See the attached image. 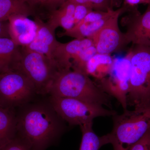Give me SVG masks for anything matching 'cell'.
Instances as JSON below:
<instances>
[{
  "mask_svg": "<svg viewBox=\"0 0 150 150\" xmlns=\"http://www.w3.org/2000/svg\"><path fill=\"white\" fill-rule=\"evenodd\" d=\"M21 46L10 38H0V72L13 70L18 62Z\"/></svg>",
  "mask_w": 150,
  "mask_h": 150,
  "instance_id": "18",
  "label": "cell"
},
{
  "mask_svg": "<svg viewBox=\"0 0 150 150\" xmlns=\"http://www.w3.org/2000/svg\"><path fill=\"white\" fill-rule=\"evenodd\" d=\"M112 117V131L104 135L107 144L113 150H129L150 130V103Z\"/></svg>",
  "mask_w": 150,
  "mask_h": 150,
  "instance_id": "3",
  "label": "cell"
},
{
  "mask_svg": "<svg viewBox=\"0 0 150 150\" xmlns=\"http://www.w3.org/2000/svg\"><path fill=\"white\" fill-rule=\"evenodd\" d=\"M129 7L125 5L115 10V13L105 24L90 38L93 40L98 54H110L121 50L127 45L124 33L119 28L118 18Z\"/></svg>",
  "mask_w": 150,
  "mask_h": 150,
  "instance_id": "9",
  "label": "cell"
},
{
  "mask_svg": "<svg viewBox=\"0 0 150 150\" xmlns=\"http://www.w3.org/2000/svg\"><path fill=\"white\" fill-rule=\"evenodd\" d=\"M93 45L90 38L75 39L67 43L59 42L52 59L56 63L59 71L71 69L73 59L81 51Z\"/></svg>",
  "mask_w": 150,
  "mask_h": 150,
  "instance_id": "13",
  "label": "cell"
},
{
  "mask_svg": "<svg viewBox=\"0 0 150 150\" xmlns=\"http://www.w3.org/2000/svg\"><path fill=\"white\" fill-rule=\"evenodd\" d=\"M48 94L80 100L111 108L110 96L103 91L89 76L78 70L59 71L51 84Z\"/></svg>",
  "mask_w": 150,
  "mask_h": 150,
  "instance_id": "2",
  "label": "cell"
},
{
  "mask_svg": "<svg viewBox=\"0 0 150 150\" xmlns=\"http://www.w3.org/2000/svg\"><path fill=\"white\" fill-rule=\"evenodd\" d=\"M64 122L49 102L30 105L17 112L16 136L31 150H46L64 133Z\"/></svg>",
  "mask_w": 150,
  "mask_h": 150,
  "instance_id": "1",
  "label": "cell"
},
{
  "mask_svg": "<svg viewBox=\"0 0 150 150\" xmlns=\"http://www.w3.org/2000/svg\"><path fill=\"white\" fill-rule=\"evenodd\" d=\"M129 150H150V130Z\"/></svg>",
  "mask_w": 150,
  "mask_h": 150,
  "instance_id": "25",
  "label": "cell"
},
{
  "mask_svg": "<svg viewBox=\"0 0 150 150\" xmlns=\"http://www.w3.org/2000/svg\"><path fill=\"white\" fill-rule=\"evenodd\" d=\"M115 12V10L113 9L106 12L91 11L71 29L65 31L62 35L78 39L91 38L105 24Z\"/></svg>",
  "mask_w": 150,
  "mask_h": 150,
  "instance_id": "11",
  "label": "cell"
},
{
  "mask_svg": "<svg viewBox=\"0 0 150 150\" xmlns=\"http://www.w3.org/2000/svg\"><path fill=\"white\" fill-rule=\"evenodd\" d=\"M0 150H31L27 145L18 137L14 138L3 146Z\"/></svg>",
  "mask_w": 150,
  "mask_h": 150,
  "instance_id": "23",
  "label": "cell"
},
{
  "mask_svg": "<svg viewBox=\"0 0 150 150\" xmlns=\"http://www.w3.org/2000/svg\"><path fill=\"white\" fill-rule=\"evenodd\" d=\"M26 16L16 14L8 20L10 37L19 46H27L33 41L38 29L37 23Z\"/></svg>",
  "mask_w": 150,
  "mask_h": 150,
  "instance_id": "12",
  "label": "cell"
},
{
  "mask_svg": "<svg viewBox=\"0 0 150 150\" xmlns=\"http://www.w3.org/2000/svg\"><path fill=\"white\" fill-rule=\"evenodd\" d=\"M36 94L28 78L20 71L0 72V102L3 107L16 109L29 102Z\"/></svg>",
  "mask_w": 150,
  "mask_h": 150,
  "instance_id": "7",
  "label": "cell"
},
{
  "mask_svg": "<svg viewBox=\"0 0 150 150\" xmlns=\"http://www.w3.org/2000/svg\"><path fill=\"white\" fill-rule=\"evenodd\" d=\"M93 11L88 6L83 4H76L75 8L74 20L75 25L81 21L88 14Z\"/></svg>",
  "mask_w": 150,
  "mask_h": 150,
  "instance_id": "24",
  "label": "cell"
},
{
  "mask_svg": "<svg viewBox=\"0 0 150 150\" xmlns=\"http://www.w3.org/2000/svg\"><path fill=\"white\" fill-rule=\"evenodd\" d=\"M21 2L24 3L33 10V8L37 6H43L47 0H19Z\"/></svg>",
  "mask_w": 150,
  "mask_h": 150,
  "instance_id": "28",
  "label": "cell"
},
{
  "mask_svg": "<svg viewBox=\"0 0 150 150\" xmlns=\"http://www.w3.org/2000/svg\"><path fill=\"white\" fill-rule=\"evenodd\" d=\"M49 102L60 118L71 126H81L93 122L97 117L112 116L117 113L101 105L75 98L50 96Z\"/></svg>",
  "mask_w": 150,
  "mask_h": 150,
  "instance_id": "6",
  "label": "cell"
},
{
  "mask_svg": "<svg viewBox=\"0 0 150 150\" xmlns=\"http://www.w3.org/2000/svg\"><path fill=\"white\" fill-rule=\"evenodd\" d=\"M16 109L0 107V149L16 136Z\"/></svg>",
  "mask_w": 150,
  "mask_h": 150,
  "instance_id": "17",
  "label": "cell"
},
{
  "mask_svg": "<svg viewBox=\"0 0 150 150\" xmlns=\"http://www.w3.org/2000/svg\"><path fill=\"white\" fill-rule=\"evenodd\" d=\"M76 4L66 0L59 8L50 13L47 23L55 29L62 27L66 30H69L75 25L74 15Z\"/></svg>",
  "mask_w": 150,
  "mask_h": 150,
  "instance_id": "16",
  "label": "cell"
},
{
  "mask_svg": "<svg viewBox=\"0 0 150 150\" xmlns=\"http://www.w3.org/2000/svg\"><path fill=\"white\" fill-rule=\"evenodd\" d=\"M76 4L88 6L93 11H108L112 9L113 0H69Z\"/></svg>",
  "mask_w": 150,
  "mask_h": 150,
  "instance_id": "22",
  "label": "cell"
},
{
  "mask_svg": "<svg viewBox=\"0 0 150 150\" xmlns=\"http://www.w3.org/2000/svg\"><path fill=\"white\" fill-rule=\"evenodd\" d=\"M0 38H10L8 21H0Z\"/></svg>",
  "mask_w": 150,
  "mask_h": 150,
  "instance_id": "27",
  "label": "cell"
},
{
  "mask_svg": "<svg viewBox=\"0 0 150 150\" xmlns=\"http://www.w3.org/2000/svg\"><path fill=\"white\" fill-rule=\"evenodd\" d=\"M13 70L25 75L35 87L36 94L42 95L48 94L59 71L54 61L24 46H21L20 56Z\"/></svg>",
  "mask_w": 150,
  "mask_h": 150,
  "instance_id": "5",
  "label": "cell"
},
{
  "mask_svg": "<svg viewBox=\"0 0 150 150\" xmlns=\"http://www.w3.org/2000/svg\"><path fill=\"white\" fill-rule=\"evenodd\" d=\"M126 5H128L129 6L134 7L140 4H150V0H125Z\"/></svg>",
  "mask_w": 150,
  "mask_h": 150,
  "instance_id": "29",
  "label": "cell"
},
{
  "mask_svg": "<svg viewBox=\"0 0 150 150\" xmlns=\"http://www.w3.org/2000/svg\"><path fill=\"white\" fill-rule=\"evenodd\" d=\"M130 62L128 105L139 107L150 103V47L133 45Z\"/></svg>",
  "mask_w": 150,
  "mask_h": 150,
  "instance_id": "4",
  "label": "cell"
},
{
  "mask_svg": "<svg viewBox=\"0 0 150 150\" xmlns=\"http://www.w3.org/2000/svg\"><path fill=\"white\" fill-rule=\"evenodd\" d=\"M93 122L80 126L82 139L79 150H99L107 144L104 136L99 137L93 129Z\"/></svg>",
  "mask_w": 150,
  "mask_h": 150,
  "instance_id": "19",
  "label": "cell"
},
{
  "mask_svg": "<svg viewBox=\"0 0 150 150\" xmlns=\"http://www.w3.org/2000/svg\"><path fill=\"white\" fill-rule=\"evenodd\" d=\"M2 107V106L1 104V102H0V107Z\"/></svg>",
  "mask_w": 150,
  "mask_h": 150,
  "instance_id": "30",
  "label": "cell"
},
{
  "mask_svg": "<svg viewBox=\"0 0 150 150\" xmlns=\"http://www.w3.org/2000/svg\"><path fill=\"white\" fill-rule=\"evenodd\" d=\"M128 22L127 31L124 33L126 44L150 47V4L142 14L137 9H132Z\"/></svg>",
  "mask_w": 150,
  "mask_h": 150,
  "instance_id": "10",
  "label": "cell"
},
{
  "mask_svg": "<svg viewBox=\"0 0 150 150\" xmlns=\"http://www.w3.org/2000/svg\"><path fill=\"white\" fill-rule=\"evenodd\" d=\"M66 1V0H47L43 6L51 13L59 8Z\"/></svg>",
  "mask_w": 150,
  "mask_h": 150,
  "instance_id": "26",
  "label": "cell"
},
{
  "mask_svg": "<svg viewBox=\"0 0 150 150\" xmlns=\"http://www.w3.org/2000/svg\"><path fill=\"white\" fill-rule=\"evenodd\" d=\"M35 21L38 26L37 34L33 41L25 47L31 51L45 55L53 61V53L59 42L55 35L56 29L37 17Z\"/></svg>",
  "mask_w": 150,
  "mask_h": 150,
  "instance_id": "14",
  "label": "cell"
},
{
  "mask_svg": "<svg viewBox=\"0 0 150 150\" xmlns=\"http://www.w3.org/2000/svg\"><path fill=\"white\" fill-rule=\"evenodd\" d=\"M115 59L110 54L97 53L87 63L85 73L93 77L95 81L107 76L112 71Z\"/></svg>",
  "mask_w": 150,
  "mask_h": 150,
  "instance_id": "15",
  "label": "cell"
},
{
  "mask_svg": "<svg viewBox=\"0 0 150 150\" xmlns=\"http://www.w3.org/2000/svg\"><path fill=\"white\" fill-rule=\"evenodd\" d=\"M97 53L96 48L94 45L85 48L73 59L71 62L72 69L85 73L87 63Z\"/></svg>",
  "mask_w": 150,
  "mask_h": 150,
  "instance_id": "21",
  "label": "cell"
},
{
  "mask_svg": "<svg viewBox=\"0 0 150 150\" xmlns=\"http://www.w3.org/2000/svg\"><path fill=\"white\" fill-rule=\"evenodd\" d=\"M33 10L19 0H0V21H8L14 15L22 14L29 16Z\"/></svg>",
  "mask_w": 150,
  "mask_h": 150,
  "instance_id": "20",
  "label": "cell"
},
{
  "mask_svg": "<svg viewBox=\"0 0 150 150\" xmlns=\"http://www.w3.org/2000/svg\"><path fill=\"white\" fill-rule=\"evenodd\" d=\"M130 62L129 54L122 59H115L112 71L107 76L95 82L110 96L118 100L123 110L127 109Z\"/></svg>",
  "mask_w": 150,
  "mask_h": 150,
  "instance_id": "8",
  "label": "cell"
}]
</instances>
